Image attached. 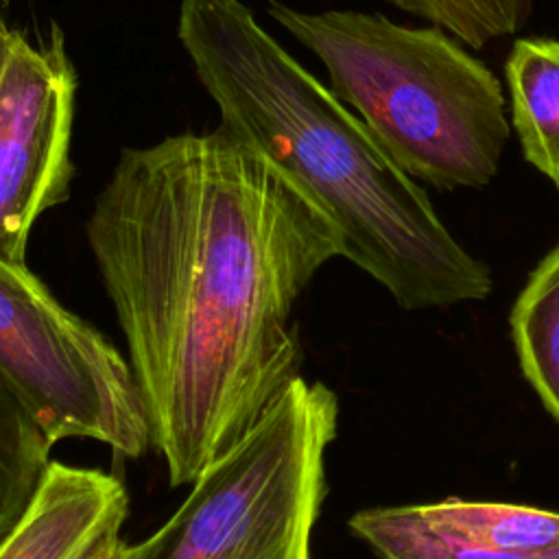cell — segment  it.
<instances>
[{
	"mask_svg": "<svg viewBox=\"0 0 559 559\" xmlns=\"http://www.w3.org/2000/svg\"><path fill=\"white\" fill-rule=\"evenodd\" d=\"M504 76L524 159L559 188V39H515Z\"/></svg>",
	"mask_w": 559,
	"mask_h": 559,
	"instance_id": "8",
	"label": "cell"
},
{
	"mask_svg": "<svg viewBox=\"0 0 559 559\" xmlns=\"http://www.w3.org/2000/svg\"><path fill=\"white\" fill-rule=\"evenodd\" d=\"M0 371L52 445L94 439L131 459L153 448L129 360L26 264L2 258Z\"/></svg>",
	"mask_w": 559,
	"mask_h": 559,
	"instance_id": "5",
	"label": "cell"
},
{
	"mask_svg": "<svg viewBox=\"0 0 559 559\" xmlns=\"http://www.w3.org/2000/svg\"><path fill=\"white\" fill-rule=\"evenodd\" d=\"M269 15L325 66L330 90L413 179L441 190L483 188L509 138L496 74L441 28H411L378 13Z\"/></svg>",
	"mask_w": 559,
	"mask_h": 559,
	"instance_id": "3",
	"label": "cell"
},
{
	"mask_svg": "<svg viewBox=\"0 0 559 559\" xmlns=\"http://www.w3.org/2000/svg\"><path fill=\"white\" fill-rule=\"evenodd\" d=\"M76 76L55 28L35 46L15 35L0 81V258L26 264L33 223L68 199Z\"/></svg>",
	"mask_w": 559,
	"mask_h": 559,
	"instance_id": "6",
	"label": "cell"
},
{
	"mask_svg": "<svg viewBox=\"0 0 559 559\" xmlns=\"http://www.w3.org/2000/svg\"><path fill=\"white\" fill-rule=\"evenodd\" d=\"M352 533L376 559H559V552H531L463 542L419 524L406 509L373 507L349 518Z\"/></svg>",
	"mask_w": 559,
	"mask_h": 559,
	"instance_id": "11",
	"label": "cell"
},
{
	"mask_svg": "<svg viewBox=\"0 0 559 559\" xmlns=\"http://www.w3.org/2000/svg\"><path fill=\"white\" fill-rule=\"evenodd\" d=\"M177 35L221 124L286 170L334 221L343 258L397 306L480 301L493 280L443 225L424 188L242 0H181Z\"/></svg>",
	"mask_w": 559,
	"mask_h": 559,
	"instance_id": "2",
	"label": "cell"
},
{
	"mask_svg": "<svg viewBox=\"0 0 559 559\" xmlns=\"http://www.w3.org/2000/svg\"><path fill=\"white\" fill-rule=\"evenodd\" d=\"M393 7L432 22L454 39L483 48L493 39L518 33L533 0H389Z\"/></svg>",
	"mask_w": 559,
	"mask_h": 559,
	"instance_id": "13",
	"label": "cell"
},
{
	"mask_svg": "<svg viewBox=\"0 0 559 559\" xmlns=\"http://www.w3.org/2000/svg\"><path fill=\"white\" fill-rule=\"evenodd\" d=\"M127 513L129 493L118 476L50 461L0 537V559H90L118 539Z\"/></svg>",
	"mask_w": 559,
	"mask_h": 559,
	"instance_id": "7",
	"label": "cell"
},
{
	"mask_svg": "<svg viewBox=\"0 0 559 559\" xmlns=\"http://www.w3.org/2000/svg\"><path fill=\"white\" fill-rule=\"evenodd\" d=\"M4 0H0L2 4ZM15 31H11L2 17V11H0V81H2V74H4V66H7V59H9V52H11V46H13V39H15Z\"/></svg>",
	"mask_w": 559,
	"mask_h": 559,
	"instance_id": "15",
	"label": "cell"
},
{
	"mask_svg": "<svg viewBox=\"0 0 559 559\" xmlns=\"http://www.w3.org/2000/svg\"><path fill=\"white\" fill-rule=\"evenodd\" d=\"M520 369L559 421V245L533 269L511 310Z\"/></svg>",
	"mask_w": 559,
	"mask_h": 559,
	"instance_id": "10",
	"label": "cell"
},
{
	"mask_svg": "<svg viewBox=\"0 0 559 559\" xmlns=\"http://www.w3.org/2000/svg\"><path fill=\"white\" fill-rule=\"evenodd\" d=\"M90 559H135V544H127L118 537L96 550Z\"/></svg>",
	"mask_w": 559,
	"mask_h": 559,
	"instance_id": "14",
	"label": "cell"
},
{
	"mask_svg": "<svg viewBox=\"0 0 559 559\" xmlns=\"http://www.w3.org/2000/svg\"><path fill=\"white\" fill-rule=\"evenodd\" d=\"M52 443L0 371V537L26 509Z\"/></svg>",
	"mask_w": 559,
	"mask_h": 559,
	"instance_id": "12",
	"label": "cell"
},
{
	"mask_svg": "<svg viewBox=\"0 0 559 559\" xmlns=\"http://www.w3.org/2000/svg\"><path fill=\"white\" fill-rule=\"evenodd\" d=\"M338 400L297 378L255 428L192 485L135 559H310Z\"/></svg>",
	"mask_w": 559,
	"mask_h": 559,
	"instance_id": "4",
	"label": "cell"
},
{
	"mask_svg": "<svg viewBox=\"0 0 559 559\" xmlns=\"http://www.w3.org/2000/svg\"><path fill=\"white\" fill-rule=\"evenodd\" d=\"M424 526L472 544L559 552V511L511 504L443 498L426 504H406Z\"/></svg>",
	"mask_w": 559,
	"mask_h": 559,
	"instance_id": "9",
	"label": "cell"
},
{
	"mask_svg": "<svg viewBox=\"0 0 559 559\" xmlns=\"http://www.w3.org/2000/svg\"><path fill=\"white\" fill-rule=\"evenodd\" d=\"M173 487L301 378L293 310L343 255L325 210L221 124L122 151L85 225Z\"/></svg>",
	"mask_w": 559,
	"mask_h": 559,
	"instance_id": "1",
	"label": "cell"
}]
</instances>
